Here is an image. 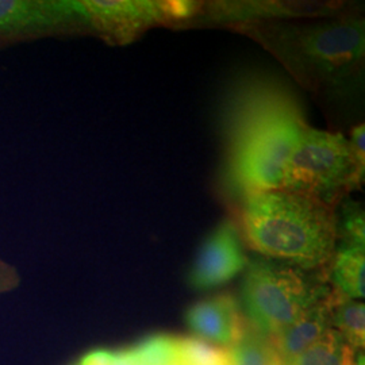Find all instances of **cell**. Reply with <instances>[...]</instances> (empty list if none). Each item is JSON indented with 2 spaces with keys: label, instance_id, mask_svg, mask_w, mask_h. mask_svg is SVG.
<instances>
[{
  "label": "cell",
  "instance_id": "e0dca14e",
  "mask_svg": "<svg viewBox=\"0 0 365 365\" xmlns=\"http://www.w3.org/2000/svg\"><path fill=\"white\" fill-rule=\"evenodd\" d=\"M14 279H15V274H13L11 268L0 262V291L11 287Z\"/></svg>",
  "mask_w": 365,
  "mask_h": 365
},
{
  "label": "cell",
  "instance_id": "52a82bcc",
  "mask_svg": "<svg viewBox=\"0 0 365 365\" xmlns=\"http://www.w3.org/2000/svg\"><path fill=\"white\" fill-rule=\"evenodd\" d=\"M75 6L86 29L113 45L129 43L153 24L173 18L170 3L160 1L83 0Z\"/></svg>",
  "mask_w": 365,
  "mask_h": 365
},
{
  "label": "cell",
  "instance_id": "9a60e30c",
  "mask_svg": "<svg viewBox=\"0 0 365 365\" xmlns=\"http://www.w3.org/2000/svg\"><path fill=\"white\" fill-rule=\"evenodd\" d=\"M337 245L365 248V214L361 203L345 197L336 207Z\"/></svg>",
  "mask_w": 365,
  "mask_h": 365
},
{
  "label": "cell",
  "instance_id": "8992f818",
  "mask_svg": "<svg viewBox=\"0 0 365 365\" xmlns=\"http://www.w3.org/2000/svg\"><path fill=\"white\" fill-rule=\"evenodd\" d=\"M86 365H230L227 349L203 341L155 336L122 351H96Z\"/></svg>",
  "mask_w": 365,
  "mask_h": 365
},
{
  "label": "cell",
  "instance_id": "277c9868",
  "mask_svg": "<svg viewBox=\"0 0 365 365\" xmlns=\"http://www.w3.org/2000/svg\"><path fill=\"white\" fill-rule=\"evenodd\" d=\"M365 161L356 156L349 138L307 123L288 156L280 188L337 207L364 182Z\"/></svg>",
  "mask_w": 365,
  "mask_h": 365
},
{
  "label": "cell",
  "instance_id": "2e32d148",
  "mask_svg": "<svg viewBox=\"0 0 365 365\" xmlns=\"http://www.w3.org/2000/svg\"><path fill=\"white\" fill-rule=\"evenodd\" d=\"M345 344L334 329H329L324 337L298 356L283 361V365H342Z\"/></svg>",
  "mask_w": 365,
  "mask_h": 365
},
{
  "label": "cell",
  "instance_id": "7a4b0ae2",
  "mask_svg": "<svg viewBox=\"0 0 365 365\" xmlns=\"http://www.w3.org/2000/svg\"><path fill=\"white\" fill-rule=\"evenodd\" d=\"M232 143L230 175L242 194L277 190L288 156L306 125L294 103L268 98L240 118Z\"/></svg>",
  "mask_w": 365,
  "mask_h": 365
},
{
  "label": "cell",
  "instance_id": "5bb4252c",
  "mask_svg": "<svg viewBox=\"0 0 365 365\" xmlns=\"http://www.w3.org/2000/svg\"><path fill=\"white\" fill-rule=\"evenodd\" d=\"M230 365H283L271 339L248 327L242 339L227 349Z\"/></svg>",
  "mask_w": 365,
  "mask_h": 365
},
{
  "label": "cell",
  "instance_id": "6da1fadb",
  "mask_svg": "<svg viewBox=\"0 0 365 365\" xmlns=\"http://www.w3.org/2000/svg\"><path fill=\"white\" fill-rule=\"evenodd\" d=\"M257 256L327 272L337 248L336 207L286 190L245 194L237 223Z\"/></svg>",
  "mask_w": 365,
  "mask_h": 365
},
{
  "label": "cell",
  "instance_id": "4fadbf2b",
  "mask_svg": "<svg viewBox=\"0 0 365 365\" xmlns=\"http://www.w3.org/2000/svg\"><path fill=\"white\" fill-rule=\"evenodd\" d=\"M330 325L345 346L354 352L365 345V306L360 300L341 297L333 288L330 295Z\"/></svg>",
  "mask_w": 365,
  "mask_h": 365
},
{
  "label": "cell",
  "instance_id": "9c48e42d",
  "mask_svg": "<svg viewBox=\"0 0 365 365\" xmlns=\"http://www.w3.org/2000/svg\"><path fill=\"white\" fill-rule=\"evenodd\" d=\"M249 257L237 222L226 220L207 237L188 274L190 286L207 291L229 283L248 267Z\"/></svg>",
  "mask_w": 365,
  "mask_h": 365
},
{
  "label": "cell",
  "instance_id": "3957f363",
  "mask_svg": "<svg viewBox=\"0 0 365 365\" xmlns=\"http://www.w3.org/2000/svg\"><path fill=\"white\" fill-rule=\"evenodd\" d=\"M327 274L303 271L261 256L249 259L240 304L250 329L274 337L327 298Z\"/></svg>",
  "mask_w": 365,
  "mask_h": 365
},
{
  "label": "cell",
  "instance_id": "7c38bea8",
  "mask_svg": "<svg viewBox=\"0 0 365 365\" xmlns=\"http://www.w3.org/2000/svg\"><path fill=\"white\" fill-rule=\"evenodd\" d=\"M365 248L337 245L327 269V280L333 289L344 298H364Z\"/></svg>",
  "mask_w": 365,
  "mask_h": 365
},
{
  "label": "cell",
  "instance_id": "30bf717a",
  "mask_svg": "<svg viewBox=\"0 0 365 365\" xmlns=\"http://www.w3.org/2000/svg\"><path fill=\"white\" fill-rule=\"evenodd\" d=\"M185 324L194 339L222 349L237 345L249 327L240 300L230 292H222L190 306Z\"/></svg>",
  "mask_w": 365,
  "mask_h": 365
},
{
  "label": "cell",
  "instance_id": "8fae6325",
  "mask_svg": "<svg viewBox=\"0 0 365 365\" xmlns=\"http://www.w3.org/2000/svg\"><path fill=\"white\" fill-rule=\"evenodd\" d=\"M330 294L325 299L302 315L298 321L274 337H268L274 351L283 361L304 352L331 327L330 325Z\"/></svg>",
  "mask_w": 365,
  "mask_h": 365
},
{
  "label": "cell",
  "instance_id": "5b68a950",
  "mask_svg": "<svg viewBox=\"0 0 365 365\" xmlns=\"http://www.w3.org/2000/svg\"><path fill=\"white\" fill-rule=\"evenodd\" d=\"M288 30L298 57L325 80L349 76L364 58V21L360 18L346 16Z\"/></svg>",
  "mask_w": 365,
  "mask_h": 365
},
{
  "label": "cell",
  "instance_id": "ba28073f",
  "mask_svg": "<svg viewBox=\"0 0 365 365\" xmlns=\"http://www.w3.org/2000/svg\"><path fill=\"white\" fill-rule=\"evenodd\" d=\"M83 27L75 0H0V39L37 38Z\"/></svg>",
  "mask_w": 365,
  "mask_h": 365
}]
</instances>
